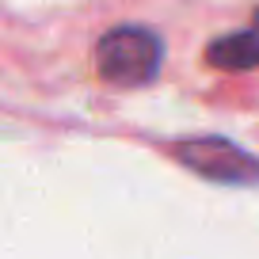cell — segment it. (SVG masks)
Segmentation results:
<instances>
[{
    "label": "cell",
    "instance_id": "1",
    "mask_svg": "<svg viewBox=\"0 0 259 259\" xmlns=\"http://www.w3.org/2000/svg\"><path fill=\"white\" fill-rule=\"evenodd\" d=\"M251 57L259 61V38H251Z\"/></svg>",
    "mask_w": 259,
    "mask_h": 259
}]
</instances>
